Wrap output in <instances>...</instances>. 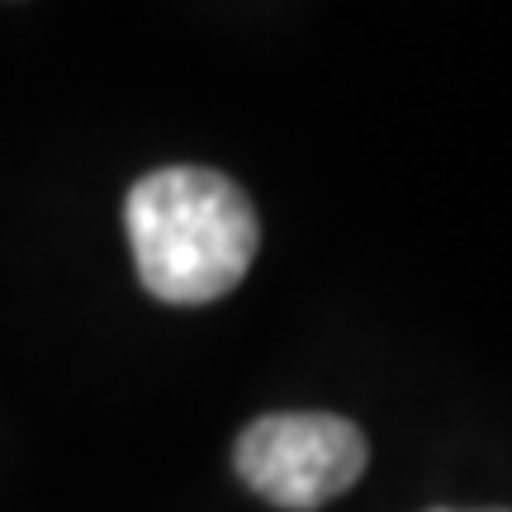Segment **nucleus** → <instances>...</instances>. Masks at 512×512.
<instances>
[{
    "label": "nucleus",
    "mask_w": 512,
    "mask_h": 512,
    "mask_svg": "<svg viewBox=\"0 0 512 512\" xmlns=\"http://www.w3.org/2000/svg\"><path fill=\"white\" fill-rule=\"evenodd\" d=\"M128 247L162 304H214L256 261V209L223 171L162 166L128 190Z\"/></svg>",
    "instance_id": "1"
},
{
    "label": "nucleus",
    "mask_w": 512,
    "mask_h": 512,
    "mask_svg": "<svg viewBox=\"0 0 512 512\" xmlns=\"http://www.w3.org/2000/svg\"><path fill=\"white\" fill-rule=\"evenodd\" d=\"M242 484L285 512H313L366 475L370 446L337 413H266L233 446Z\"/></svg>",
    "instance_id": "2"
},
{
    "label": "nucleus",
    "mask_w": 512,
    "mask_h": 512,
    "mask_svg": "<svg viewBox=\"0 0 512 512\" xmlns=\"http://www.w3.org/2000/svg\"><path fill=\"white\" fill-rule=\"evenodd\" d=\"M432 512H456V508H432ZM475 512H508V508H475Z\"/></svg>",
    "instance_id": "3"
}]
</instances>
